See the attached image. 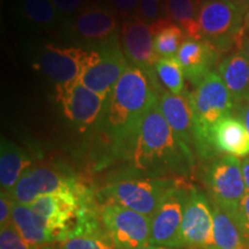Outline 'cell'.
<instances>
[{
    "label": "cell",
    "instance_id": "6da1fadb",
    "mask_svg": "<svg viewBox=\"0 0 249 249\" xmlns=\"http://www.w3.org/2000/svg\"><path fill=\"white\" fill-rule=\"evenodd\" d=\"M157 98L155 75L129 64L112 89L103 117L114 151L128 157L140 124Z\"/></svg>",
    "mask_w": 249,
    "mask_h": 249
},
{
    "label": "cell",
    "instance_id": "7a4b0ae2",
    "mask_svg": "<svg viewBox=\"0 0 249 249\" xmlns=\"http://www.w3.org/2000/svg\"><path fill=\"white\" fill-rule=\"evenodd\" d=\"M136 169L145 172L187 174L194 165L191 147L174 135L156 99L143 118L128 155Z\"/></svg>",
    "mask_w": 249,
    "mask_h": 249
},
{
    "label": "cell",
    "instance_id": "3957f363",
    "mask_svg": "<svg viewBox=\"0 0 249 249\" xmlns=\"http://www.w3.org/2000/svg\"><path fill=\"white\" fill-rule=\"evenodd\" d=\"M191 105L194 143L198 154L208 158L214 154L210 144L211 129L223 118L231 116L235 103L219 74L210 71L195 85Z\"/></svg>",
    "mask_w": 249,
    "mask_h": 249
},
{
    "label": "cell",
    "instance_id": "277c9868",
    "mask_svg": "<svg viewBox=\"0 0 249 249\" xmlns=\"http://www.w3.org/2000/svg\"><path fill=\"white\" fill-rule=\"evenodd\" d=\"M98 60L97 50L46 44L35 53L33 67L53 83L55 88H60L80 82L83 74Z\"/></svg>",
    "mask_w": 249,
    "mask_h": 249
},
{
    "label": "cell",
    "instance_id": "5b68a950",
    "mask_svg": "<svg viewBox=\"0 0 249 249\" xmlns=\"http://www.w3.org/2000/svg\"><path fill=\"white\" fill-rule=\"evenodd\" d=\"M178 182L171 178H127L107 183L99 195L104 202H113L124 208L152 217L170 188Z\"/></svg>",
    "mask_w": 249,
    "mask_h": 249
},
{
    "label": "cell",
    "instance_id": "8992f818",
    "mask_svg": "<svg viewBox=\"0 0 249 249\" xmlns=\"http://www.w3.org/2000/svg\"><path fill=\"white\" fill-rule=\"evenodd\" d=\"M30 207L46 231L54 235L58 241H61L83 213L91 209V197L89 191L55 192L39 196Z\"/></svg>",
    "mask_w": 249,
    "mask_h": 249
},
{
    "label": "cell",
    "instance_id": "52a82bcc",
    "mask_svg": "<svg viewBox=\"0 0 249 249\" xmlns=\"http://www.w3.org/2000/svg\"><path fill=\"white\" fill-rule=\"evenodd\" d=\"M119 20L110 6L90 4L65 26L70 38L87 50H98L119 39Z\"/></svg>",
    "mask_w": 249,
    "mask_h": 249
},
{
    "label": "cell",
    "instance_id": "ba28073f",
    "mask_svg": "<svg viewBox=\"0 0 249 249\" xmlns=\"http://www.w3.org/2000/svg\"><path fill=\"white\" fill-rule=\"evenodd\" d=\"M245 15L230 0H203L198 13L202 38L218 51L239 48Z\"/></svg>",
    "mask_w": 249,
    "mask_h": 249
},
{
    "label": "cell",
    "instance_id": "9c48e42d",
    "mask_svg": "<svg viewBox=\"0 0 249 249\" xmlns=\"http://www.w3.org/2000/svg\"><path fill=\"white\" fill-rule=\"evenodd\" d=\"M98 219L118 249H139L150 245L151 218L113 202H104Z\"/></svg>",
    "mask_w": 249,
    "mask_h": 249
},
{
    "label": "cell",
    "instance_id": "30bf717a",
    "mask_svg": "<svg viewBox=\"0 0 249 249\" xmlns=\"http://www.w3.org/2000/svg\"><path fill=\"white\" fill-rule=\"evenodd\" d=\"M205 183L211 202L238 222L239 208L247 194L241 160L234 156L227 155L216 158L205 171Z\"/></svg>",
    "mask_w": 249,
    "mask_h": 249
},
{
    "label": "cell",
    "instance_id": "8fae6325",
    "mask_svg": "<svg viewBox=\"0 0 249 249\" xmlns=\"http://www.w3.org/2000/svg\"><path fill=\"white\" fill-rule=\"evenodd\" d=\"M191 187L177 182L167 191L160 207L151 217L150 242L156 246L181 248V225L183 211Z\"/></svg>",
    "mask_w": 249,
    "mask_h": 249
},
{
    "label": "cell",
    "instance_id": "7c38bea8",
    "mask_svg": "<svg viewBox=\"0 0 249 249\" xmlns=\"http://www.w3.org/2000/svg\"><path fill=\"white\" fill-rule=\"evenodd\" d=\"M88 192V188L74 178L50 166H31L22 174L13 192L15 202L30 205L37 197L55 192Z\"/></svg>",
    "mask_w": 249,
    "mask_h": 249
},
{
    "label": "cell",
    "instance_id": "4fadbf2b",
    "mask_svg": "<svg viewBox=\"0 0 249 249\" xmlns=\"http://www.w3.org/2000/svg\"><path fill=\"white\" fill-rule=\"evenodd\" d=\"M57 99L65 117L81 130L89 128L104 117L108 97L98 95L82 85L57 88Z\"/></svg>",
    "mask_w": 249,
    "mask_h": 249
},
{
    "label": "cell",
    "instance_id": "5bb4252c",
    "mask_svg": "<svg viewBox=\"0 0 249 249\" xmlns=\"http://www.w3.org/2000/svg\"><path fill=\"white\" fill-rule=\"evenodd\" d=\"M181 245L191 249L213 247L211 202L195 187L189 188L181 225Z\"/></svg>",
    "mask_w": 249,
    "mask_h": 249
},
{
    "label": "cell",
    "instance_id": "9a60e30c",
    "mask_svg": "<svg viewBox=\"0 0 249 249\" xmlns=\"http://www.w3.org/2000/svg\"><path fill=\"white\" fill-rule=\"evenodd\" d=\"M121 49L130 65L141 68L155 75V66L158 54L155 51L154 31L151 24L134 15L121 21Z\"/></svg>",
    "mask_w": 249,
    "mask_h": 249
},
{
    "label": "cell",
    "instance_id": "2e32d148",
    "mask_svg": "<svg viewBox=\"0 0 249 249\" xmlns=\"http://www.w3.org/2000/svg\"><path fill=\"white\" fill-rule=\"evenodd\" d=\"M99 60L83 74L80 82L98 95L108 97L128 67V60L124 55L119 39L99 49Z\"/></svg>",
    "mask_w": 249,
    "mask_h": 249
},
{
    "label": "cell",
    "instance_id": "e0dca14e",
    "mask_svg": "<svg viewBox=\"0 0 249 249\" xmlns=\"http://www.w3.org/2000/svg\"><path fill=\"white\" fill-rule=\"evenodd\" d=\"M161 113L180 141L191 147L194 142V124L191 105V92L173 95L163 91L158 95Z\"/></svg>",
    "mask_w": 249,
    "mask_h": 249
},
{
    "label": "cell",
    "instance_id": "ac0fdd59",
    "mask_svg": "<svg viewBox=\"0 0 249 249\" xmlns=\"http://www.w3.org/2000/svg\"><path fill=\"white\" fill-rule=\"evenodd\" d=\"M60 249H118L103 229L92 208L62 238Z\"/></svg>",
    "mask_w": 249,
    "mask_h": 249
},
{
    "label": "cell",
    "instance_id": "d6986e66",
    "mask_svg": "<svg viewBox=\"0 0 249 249\" xmlns=\"http://www.w3.org/2000/svg\"><path fill=\"white\" fill-rule=\"evenodd\" d=\"M213 152L234 157L249 156V133L238 117L227 116L214 124L210 132Z\"/></svg>",
    "mask_w": 249,
    "mask_h": 249
},
{
    "label": "cell",
    "instance_id": "ffe728a7",
    "mask_svg": "<svg viewBox=\"0 0 249 249\" xmlns=\"http://www.w3.org/2000/svg\"><path fill=\"white\" fill-rule=\"evenodd\" d=\"M218 52L208 40L186 38L176 57L181 65L186 79L196 85L210 73L211 67L217 60Z\"/></svg>",
    "mask_w": 249,
    "mask_h": 249
},
{
    "label": "cell",
    "instance_id": "44dd1931",
    "mask_svg": "<svg viewBox=\"0 0 249 249\" xmlns=\"http://www.w3.org/2000/svg\"><path fill=\"white\" fill-rule=\"evenodd\" d=\"M218 74L236 105L249 98V58L239 50L218 66Z\"/></svg>",
    "mask_w": 249,
    "mask_h": 249
},
{
    "label": "cell",
    "instance_id": "7402d4cb",
    "mask_svg": "<svg viewBox=\"0 0 249 249\" xmlns=\"http://www.w3.org/2000/svg\"><path fill=\"white\" fill-rule=\"evenodd\" d=\"M33 166L30 156L15 143L2 138L0 145V186L11 194L22 174Z\"/></svg>",
    "mask_w": 249,
    "mask_h": 249
},
{
    "label": "cell",
    "instance_id": "603a6c76",
    "mask_svg": "<svg viewBox=\"0 0 249 249\" xmlns=\"http://www.w3.org/2000/svg\"><path fill=\"white\" fill-rule=\"evenodd\" d=\"M12 223L33 249H43L46 245L58 241L54 235L46 231L30 205L14 202Z\"/></svg>",
    "mask_w": 249,
    "mask_h": 249
},
{
    "label": "cell",
    "instance_id": "cb8c5ba5",
    "mask_svg": "<svg viewBox=\"0 0 249 249\" xmlns=\"http://www.w3.org/2000/svg\"><path fill=\"white\" fill-rule=\"evenodd\" d=\"M18 14L31 29L51 31L62 26V18L52 0H18Z\"/></svg>",
    "mask_w": 249,
    "mask_h": 249
},
{
    "label": "cell",
    "instance_id": "d4e9b609",
    "mask_svg": "<svg viewBox=\"0 0 249 249\" xmlns=\"http://www.w3.org/2000/svg\"><path fill=\"white\" fill-rule=\"evenodd\" d=\"M213 216V247L217 249H249V242L234 218L211 202Z\"/></svg>",
    "mask_w": 249,
    "mask_h": 249
},
{
    "label": "cell",
    "instance_id": "484cf974",
    "mask_svg": "<svg viewBox=\"0 0 249 249\" xmlns=\"http://www.w3.org/2000/svg\"><path fill=\"white\" fill-rule=\"evenodd\" d=\"M202 1L203 0H164V18L181 27L188 38L203 39L198 23Z\"/></svg>",
    "mask_w": 249,
    "mask_h": 249
},
{
    "label": "cell",
    "instance_id": "4316f807",
    "mask_svg": "<svg viewBox=\"0 0 249 249\" xmlns=\"http://www.w3.org/2000/svg\"><path fill=\"white\" fill-rule=\"evenodd\" d=\"M154 31L155 51L158 57H176L183 40L188 38L186 33L180 26L163 18L151 24Z\"/></svg>",
    "mask_w": 249,
    "mask_h": 249
},
{
    "label": "cell",
    "instance_id": "83f0119b",
    "mask_svg": "<svg viewBox=\"0 0 249 249\" xmlns=\"http://www.w3.org/2000/svg\"><path fill=\"white\" fill-rule=\"evenodd\" d=\"M160 83L173 95H181L185 90V73L177 57H161L155 66Z\"/></svg>",
    "mask_w": 249,
    "mask_h": 249
},
{
    "label": "cell",
    "instance_id": "f1b7e54d",
    "mask_svg": "<svg viewBox=\"0 0 249 249\" xmlns=\"http://www.w3.org/2000/svg\"><path fill=\"white\" fill-rule=\"evenodd\" d=\"M136 17L149 24L164 18V0H140Z\"/></svg>",
    "mask_w": 249,
    "mask_h": 249
},
{
    "label": "cell",
    "instance_id": "f546056e",
    "mask_svg": "<svg viewBox=\"0 0 249 249\" xmlns=\"http://www.w3.org/2000/svg\"><path fill=\"white\" fill-rule=\"evenodd\" d=\"M52 1L62 18V27L66 26L71 18L90 5V0H52Z\"/></svg>",
    "mask_w": 249,
    "mask_h": 249
},
{
    "label": "cell",
    "instance_id": "4dcf8cb0",
    "mask_svg": "<svg viewBox=\"0 0 249 249\" xmlns=\"http://www.w3.org/2000/svg\"><path fill=\"white\" fill-rule=\"evenodd\" d=\"M0 249H33L21 236L13 223L0 229Z\"/></svg>",
    "mask_w": 249,
    "mask_h": 249
},
{
    "label": "cell",
    "instance_id": "1f68e13d",
    "mask_svg": "<svg viewBox=\"0 0 249 249\" xmlns=\"http://www.w3.org/2000/svg\"><path fill=\"white\" fill-rule=\"evenodd\" d=\"M140 0H108V6L116 12L121 21L132 18L136 14Z\"/></svg>",
    "mask_w": 249,
    "mask_h": 249
},
{
    "label": "cell",
    "instance_id": "d6a6232c",
    "mask_svg": "<svg viewBox=\"0 0 249 249\" xmlns=\"http://www.w3.org/2000/svg\"><path fill=\"white\" fill-rule=\"evenodd\" d=\"M14 202V198L12 197L11 194L1 192L0 194V229L12 223Z\"/></svg>",
    "mask_w": 249,
    "mask_h": 249
},
{
    "label": "cell",
    "instance_id": "836d02e7",
    "mask_svg": "<svg viewBox=\"0 0 249 249\" xmlns=\"http://www.w3.org/2000/svg\"><path fill=\"white\" fill-rule=\"evenodd\" d=\"M238 224L249 242V193L246 194L244 200L241 201L238 213Z\"/></svg>",
    "mask_w": 249,
    "mask_h": 249
},
{
    "label": "cell",
    "instance_id": "e575fe53",
    "mask_svg": "<svg viewBox=\"0 0 249 249\" xmlns=\"http://www.w3.org/2000/svg\"><path fill=\"white\" fill-rule=\"evenodd\" d=\"M239 107V119L244 123L245 127L249 133V98L238 104Z\"/></svg>",
    "mask_w": 249,
    "mask_h": 249
},
{
    "label": "cell",
    "instance_id": "d590c367",
    "mask_svg": "<svg viewBox=\"0 0 249 249\" xmlns=\"http://www.w3.org/2000/svg\"><path fill=\"white\" fill-rule=\"evenodd\" d=\"M241 170H242V176H244L245 185L247 188V193H249V156L245 157L241 160Z\"/></svg>",
    "mask_w": 249,
    "mask_h": 249
},
{
    "label": "cell",
    "instance_id": "8d00e7d4",
    "mask_svg": "<svg viewBox=\"0 0 249 249\" xmlns=\"http://www.w3.org/2000/svg\"><path fill=\"white\" fill-rule=\"evenodd\" d=\"M230 1H231L242 14L245 15L247 13V11L249 9V0H230Z\"/></svg>",
    "mask_w": 249,
    "mask_h": 249
},
{
    "label": "cell",
    "instance_id": "74e56055",
    "mask_svg": "<svg viewBox=\"0 0 249 249\" xmlns=\"http://www.w3.org/2000/svg\"><path fill=\"white\" fill-rule=\"evenodd\" d=\"M241 39H249V9L244 18V27H242ZM241 42V40H240Z\"/></svg>",
    "mask_w": 249,
    "mask_h": 249
},
{
    "label": "cell",
    "instance_id": "f35d334b",
    "mask_svg": "<svg viewBox=\"0 0 249 249\" xmlns=\"http://www.w3.org/2000/svg\"><path fill=\"white\" fill-rule=\"evenodd\" d=\"M239 50L249 58V39H241L240 44H239Z\"/></svg>",
    "mask_w": 249,
    "mask_h": 249
},
{
    "label": "cell",
    "instance_id": "ab89813d",
    "mask_svg": "<svg viewBox=\"0 0 249 249\" xmlns=\"http://www.w3.org/2000/svg\"><path fill=\"white\" fill-rule=\"evenodd\" d=\"M139 249H174V248H169V247H163V246H156V245H147L144 247H141Z\"/></svg>",
    "mask_w": 249,
    "mask_h": 249
},
{
    "label": "cell",
    "instance_id": "60d3db41",
    "mask_svg": "<svg viewBox=\"0 0 249 249\" xmlns=\"http://www.w3.org/2000/svg\"><path fill=\"white\" fill-rule=\"evenodd\" d=\"M198 249H217V248H214V247H210V248H198Z\"/></svg>",
    "mask_w": 249,
    "mask_h": 249
},
{
    "label": "cell",
    "instance_id": "b9f144b4",
    "mask_svg": "<svg viewBox=\"0 0 249 249\" xmlns=\"http://www.w3.org/2000/svg\"><path fill=\"white\" fill-rule=\"evenodd\" d=\"M59 249H60V248H59Z\"/></svg>",
    "mask_w": 249,
    "mask_h": 249
}]
</instances>
